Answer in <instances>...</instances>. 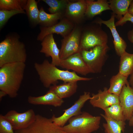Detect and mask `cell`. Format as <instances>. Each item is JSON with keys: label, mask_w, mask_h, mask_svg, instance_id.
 <instances>
[{"label": "cell", "mask_w": 133, "mask_h": 133, "mask_svg": "<svg viewBox=\"0 0 133 133\" xmlns=\"http://www.w3.org/2000/svg\"><path fill=\"white\" fill-rule=\"evenodd\" d=\"M34 67L40 81L46 88H50L51 85H56L59 80L65 82L89 81L93 79L80 76L73 71L60 69L47 59L41 63H35Z\"/></svg>", "instance_id": "1"}, {"label": "cell", "mask_w": 133, "mask_h": 133, "mask_svg": "<svg viewBox=\"0 0 133 133\" xmlns=\"http://www.w3.org/2000/svg\"><path fill=\"white\" fill-rule=\"evenodd\" d=\"M25 63H16L5 64L0 67V91L10 98L18 95L23 78Z\"/></svg>", "instance_id": "2"}, {"label": "cell", "mask_w": 133, "mask_h": 133, "mask_svg": "<svg viewBox=\"0 0 133 133\" xmlns=\"http://www.w3.org/2000/svg\"><path fill=\"white\" fill-rule=\"evenodd\" d=\"M27 58L25 45L18 37L9 35L0 43V67L8 64L25 63Z\"/></svg>", "instance_id": "3"}, {"label": "cell", "mask_w": 133, "mask_h": 133, "mask_svg": "<svg viewBox=\"0 0 133 133\" xmlns=\"http://www.w3.org/2000/svg\"><path fill=\"white\" fill-rule=\"evenodd\" d=\"M101 119L100 116H93L83 112L70 118L68 124L62 127L68 133H91L99 129Z\"/></svg>", "instance_id": "4"}, {"label": "cell", "mask_w": 133, "mask_h": 133, "mask_svg": "<svg viewBox=\"0 0 133 133\" xmlns=\"http://www.w3.org/2000/svg\"><path fill=\"white\" fill-rule=\"evenodd\" d=\"M94 23L82 28L79 52L97 46L107 44L108 36L106 33L102 29L101 24Z\"/></svg>", "instance_id": "5"}, {"label": "cell", "mask_w": 133, "mask_h": 133, "mask_svg": "<svg viewBox=\"0 0 133 133\" xmlns=\"http://www.w3.org/2000/svg\"><path fill=\"white\" fill-rule=\"evenodd\" d=\"M110 49L107 44L96 46L80 52L85 62L93 73H100L108 57Z\"/></svg>", "instance_id": "6"}, {"label": "cell", "mask_w": 133, "mask_h": 133, "mask_svg": "<svg viewBox=\"0 0 133 133\" xmlns=\"http://www.w3.org/2000/svg\"><path fill=\"white\" fill-rule=\"evenodd\" d=\"M80 24L75 25L71 31L61 40L60 57L61 60L65 59L79 52L81 36L82 30Z\"/></svg>", "instance_id": "7"}, {"label": "cell", "mask_w": 133, "mask_h": 133, "mask_svg": "<svg viewBox=\"0 0 133 133\" xmlns=\"http://www.w3.org/2000/svg\"><path fill=\"white\" fill-rule=\"evenodd\" d=\"M91 98L89 92H84L73 105L63 110L64 112L62 115L58 117L53 115L50 118L51 121L56 125L62 127H63L70 118L82 113V108L86 102Z\"/></svg>", "instance_id": "8"}, {"label": "cell", "mask_w": 133, "mask_h": 133, "mask_svg": "<svg viewBox=\"0 0 133 133\" xmlns=\"http://www.w3.org/2000/svg\"><path fill=\"white\" fill-rule=\"evenodd\" d=\"M36 115L34 110L30 109L22 113L11 110L4 116L12 124L14 130L17 131L29 126L35 121Z\"/></svg>", "instance_id": "9"}, {"label": "cell", "mask_w": 133, "mask_h": 133, "mask_svg": "<svg viewBox=\"0 0 133 133\" xmlns=\"http://www.w3.org/2000/svg\"><path fill=\"white\" fill-rule=\"evenodd\" d=\"M75 25L66 18L63 17L57 23L49 27H43L37 39L41 41L46 36L56 33L64 38L68 34L74 27Z\"/></svg>", "instance_id": "10"}, {"label": "cell", "mask_w": 133, "mask_h": 133, "mask_svg": "<svg viewBox=\"0 0 133 133\" xmlns=\"http://www.w3.org/2000/svg\"><path fill=\"white\" fill-rule=\"evenodd\" d=\"M59 66L67 69L72 70L76 73L83 75L93 73L80 52L75 53L65 59L61 60Z\"/></svg>", "instance_id": "11"}, {"label": "cell", "mask_w": 133, "mask_h": 133, "mask_svg": "<svg viewBox=\"0 0 133 133\" xmlns=\"http://www.w3.org/2000/svg\"><path fill=\"white\" fill-rule=\"evenodd\" d=\"M86 8V0H70L64 13V17L75 25L80 24L85 17Z\"/></svg>", "instance_id": "12"}, {"label": "cell", "mask_w": 133, "mask_h": 133, "mask_svg": "<svg viewBox=\"0 0 133 133\" xmlns=\"http://www.w3.org/2000/svg\"><path fill=\"white\" fill-rule=\"evenodd\" d=\"M89 100L93 106L104 111L113 105L119 103V96L109 92L107 87H104L102 90H99L96 94H92Z\"/></svg>", "instance_id": "13"}, {"label": "cell", "mask_w": 133, "mask_h": 133, "mask_svg": "<svg viewBox=\"0 0 133 133\" xmlns=\"http://www.w3.org/2000/svg\"><path fill=\"white\" fill-rule=\"evenodd\" d=\"M115 15L112 13L110 18L107 20L100 18L95 20L93 23L106 25L110 29L113 38V41L114 47L116 54L119 56L126 51L127 44L124 40L119 35L116 30L115 22Z\"/></svg>", "instance_id": "14"}, {"label": "cell", "mask_w": 133, "mask_h": 133, "mask_svg": "<svg viewBox=\"0 0 133 133\" xmlns=\"http://www.w3.org/2000/svg\"><path fill=\"white\" fill-rule=\"evenodd\" d=\"M41 45L40 52L44 54L46 57H51V63L56 66H59L61 60L60 57V50L57 47L53 34L46 36L42 41Z\"/></svg>", "instance_id": "15"}, {"label": "cell", "mask_w": 133, "mask_h": 133, "mask_svg": "<svg viewBox=\"0 0 133 133\" xmlns=\"http://www.w3.org/2000/svg\"><path fill=\"white\" fill-rule=\"evenodd\" d=\"M118 96L125 119L129 121L133 113V88L128 81L123 86Z\"/></svg>", "instance_id": "16"}, {"label": "cell", "mask_w": 133, "mask_h": 133, "mask_svg": "<svg viewBox=\"0 0 133 133\" xmlns=\"http://www.w3.org/2000/svg\"><path fill=\"white\" fill-rule=\"evenodd\" d=\"M28 101L30 104L34 105H49L55 107L61 106L64 101L52 90L49 89L45 95L38 97L29 96Z\"/></svg>", "instance_id": "17"}, {"label": "cell", "mask_w": 133, "mask_h": 133, "mask_svg": "<svg viewBox=\"0 0 133 133\" xmlns=\"http://www.w3.org/2000/svg\"><path fill=\"white\" fill-rule=\"evenodd\" d=\"M87 8L85 17L91 18L95 16L100 14L102 12L111 10L108 1L106 0H86Z\"/></svg>", "instance_id": "18"}, {"label": "cell", "mask_w": 133, "mask_h": 133, "mask_svg": "<svg viewBox=\"0 0 133 133\" xmlns=\"http://www.w3.org/2000/svg\"><path fill=\"white\" fill-rule=\"evenodd\" d=\"M77 82H65L59 85H52L50 87V89L61 99L69 98L76 93L78 88Z\"/></svg>", "instance_id": "19"}, {"label": "cell", "mask_w": 133, "mask_h": 133, "mask_svg": "<svg viewBox=\"0 0 133 133\" xmlns=\"http://www.w3.org/2000/svg\"><path fill=\"white\" fill-rule=\"evenodd\" d=\"M132 0H110L108 2L111 10L119 20L128 12Z\"/></svg>", "instance_id": "20"}, {"label": "cell", "mask_w": 133, "mask_h": 133, "mask_svg": "<svg viewBox=\"0 0 133 133\" xmlns=\"http://www.w3.org/2000/svg\"><path fill=\"white\" fill-rule=\"evenodd\" d=\"M128 77L119 72L112 76L110 80L108 92L119 96L123 86L128 81Z\"/></svg>", "instance_id": "21"}, {"label": "cell", "mask_w": 133, "mask_h": 133, "mask_svg": "<svg viewBox=\"0 0 133 133\" xmlns=\"http://www.w3.org/2000/svg\"><path fill=\"white\" fill-rule=\"evenodd\" d=\"M120 57L118 72L128 77L133 72V54L126 51Z\"/></svg>", "instance_id": "22"}, {"label": "cell", "mask_w": 133, "mask_h": 133, "mask_svg": "<svg viewBox=\"0 0 133 133\" xmlns=\"http://www.w3.org/2000/svg\"><path fill=\"white\" fill-rule=\"evenodd\" d=\"M39 24L43 27H49L58 23V21L64 17L63 14L60 13L54 14L46 13L43 7L39 10Z\"/></svg>", "instance_id": "23"}, {"label": "cell", "mask_w": 133, "mask_h": 133, "mask_svg": "<svg viewBox=\"0 0 133 133\" xmlns=\"http://www.w3.org/2000/svg\"><path fill=\"white\" fill-rule=\"evenodd\" d=\"M101 116L105 120L103 127L106 133H122L124 132L125 128V122L117 121L107 116L105 114H100Z\"/></svg>", "instance_id": "24"}, {"label": "cell", "mask_w": 133, "mask_h": 133, "mask_svg": "<svg viewBox=\"0 0 133 133\" xmlns=\"http://www.w3.org/2000/svg\"><path fill=\"white\" fill-rule=\"evenodd\" d=\"M37 3L35 0H27L26 4L24 8L29 18L33 24H39V13L37 7Z\"/></svg>", "instance_id": "25"}, {"label": "cell", "mask_w": 133, "mask_h": 133, "mask_svg": "<svg viewBox=\"0 0 133 133\" xmlns=\"http://www.w3.org/2000/svg\"><path fill=\"white\" fill-rule=\"evenodd\" d=\"M104 111L105 115L114 120L121 122H125L126 120L119 103L113 105Z\"/></svg>", "instance_id": "26"}, {"label": "cell", "mask_w": 133, "mask_h": 133, "mask_svg": "<svg viewBox=\"0 0 133 133\" xmlns=\"http://www.w3.org/2000/svg\"><path fill=\"white\" fill-rule=\"evenodd\" d=\"M27 1L26 0H0V9L24 11Z\"/></svg>", "instance_id": "27"}, {"label": "cell", "mask_w": 133, "mask_h": 133, "mask_svg": "<svg viewBox=\"0 0 133 133\" xmlns=\"http://www.w3.org/2000/svg\"><path fill=\"white\" fill-rule=\"evenodd\" d=\"M49 6V12L51 14L60 13L63 14L70 0H43Z\"/></svg>", "instance_id": "28"}, {"label": "cell", "mask_w": 133, "mask_h": 133, "mask_svg": "<svg viewBox=\"0 0 133 133\" xmlns=\"http://www.w3.org/2000/svg\"><path fill=\"white\" fill-rule=\"evenodd\" d=\"M24 11L0 10V28L3 27L9 19L13 16L19 14H25Z\"/></svg>", "instance_id": "29"}, {"label": "cell", "mask_w": 133, "mask_h": 133, "mask_svg": "<svg viewBox=\"0 0 133 133\" xmlns=\"http://www.w3.org/2000/svg\"><path fill=\"white\" fill-rule=\"evenodd\" d=\"M13 126L4 116L0 115V133H15Z\"/></svg>", "instance_id": "30"}, {"label": "cell", "mask_w": 133, "mask_h": 133, "mask_svg": "<svg viewBox=\"0 0 133 133\" xmlns=\"http://www.w3.org/2000/svg\"><path fill=\"white\" fill-rule=\"evenodd\" d=\"M128 21L133 23V16L128 12L115 23V26L116 27L123 26Z\"/></svg>", "instance_id": "31"}, {"label": "cell", "mask_w": 133, "mask_h": 133, "mask_svg": "<svg viewBox=\"0 0 133 133\" xmlns=\"http://www.w3.org/2000/svg\"><path fill=\"white\" fill-rule=\"evenodd\" d=\"M127 36L129 41L131 43H133V27L132 30L128 32Z\"/></svg>", "instance_id": "32"}, {"label": "cell", "mask_w": 133, "mask_h": 133, "mask_svg": "<svg viewBox=\"0 0 133 133\" xmlns=\"http://www.w3.org/2000/svg\"><path fill=\"white\" fill-rule=\"evenodd\" d=\"M128 13L133 16V0H132L128 10Z\"/></svg>", "instance_id": "33"}, {"label": "cell", "mask_w": 133, "mask_h": 133, "mask_svg": "<svg viewBox=\"0 0 133 133\" xmlns=\"http://www.w3.org/2000/svg\"><path fill=\"white\" fill-rule=\"evenodd\" d=\"M128 82L130 86L133 88V72L130 75V77Z\"/></svg>", "instance_id": "34"}, {"label": "cell", "mask_w": 133, "mask_h": 133, "mask_svg": "<svg viewBox=\"0 0 133 133\" xmlns=\"http://www.w3.org/2000/svg\"><path fill=\"white\" fill-rule=\"evenodd\" d=\"M129 125L130 126H133V113L131 118L129 120Z\"/></svg>", "instance_id": "35"}, {"label": "cell", "mask_w": 133, "mask_h": 133, "mask_svg": "<svg viewBox=\"0 0 133 133\" xmlns=\"http://www.w3.org/2000/svg\"><path fill=\"white\" fill-rule=\"evenodd\" d=\"M6 94L4 92L0 91V99L1 100L2 98L6 95Z\"/></svg>", "instance_id": "36"}]
</instances>
